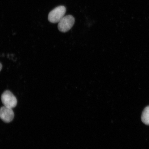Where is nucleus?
<instances>
[{
    "mask_svg": "<svg viewBox=\"0 0 149 149\" xmlns=\"http://www.w3.org/2000/svg\"><path fill=\"white\" fill-rule=\"evenodd\" d=\"M1 100L3 105L6 107L13 109L17 105V98L9 91H5L3 93L1 96Z\"/></svg>",
    "mask_w": 149,
    "mask_h": 149,
    "instance_id": "obj_3",
    "label": "nucleus"
},
{
    "mask_svg": "<svg viewBox=\"0 0 149 149\" xmlns=\"http://www.w3.org/2000/svg\"><path fill=\"white\" fill-rule=\"evenodd\" d=\"M2 68V65L1 63H0V71H1V70Z\"/></svg>",
    "mask_w": 149,
    "mask_h": 149,
    "instance_id": "obj_6",
    "label": "nucleus"
},
{
    "mask_svg": "<svg viewBox=\"0 0 149 149\" xmlns=\"http://www.w3.org/2000/svg\"><path fill=\"white\" fill-rule=\"evenodd\" d=\"M14 113L12 108L3 106L0 109V118L3 122L10 123L13 120Z\"/></svg>",
    "mask_w": 149,
    "mask_h": 149,
    "instance_id": "obj_4",
    "label": "nucleus"
},
{
    "mask_svg": "<svg viewBox=\"0 0 149 149\" xmlns=\"http://www.w3.org/2000/svg\"><path fill=\"white\" fill-rule=\"evenodd\" d=\"M141 118L144 124L149 125V106L145 107L143 110Z\"/></svg>",
    "mask_w": 149,
    "mask_h": 149,
    "instance_id": "obj_5",
    "label": "nucleus"
},
{
    "mask_svg": "<svg viewBox=\"0 0 149 149\" xmlns=\"http://www.w3.org/2000/svg\"><path fill=\"white\" fill-rule=\"evenodd\" d=\"M66 12V7L63 6H59L50 12L48 14V20L52 23H58L64 17Z\"/></svg>",
    "mask_w": 149,
    "mask_h": 149,
    "instance_id": "obj_1",
    "label": "nucleus"
},
{
    "mask_svg": "<svg viewBox=\"0 0 149 149\" xmlns=\"http://www.w3.org/2000/svg\"><path fill=\"white\" fill-rule=\"evenodd\" d=\"M74 22L73 16L68 15L64 16L58 22V28L59 30L63 33L68 32L73 26Z\"/></svg>",
    "mask_w": 149,
    "mask_h": 149,
    "instance_id": "obj_2",
    "label": "nucleus"
}]
</instances>
